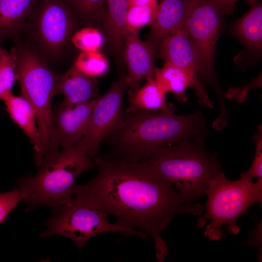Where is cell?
Here are the masks:
<instances>
[{"instance_id": "obj_1", "label": "cell", "mask_w": 262, "mask_h": 262, "mask_svg": "<svg viewBox=\"0 0 262 262\" xmlns=\"http://www.w3.org/2000/svg\"><path fill=\"white\" fill-rule=\"evenodd\" d=\"M94 161L98 175L76 186L73 195L115 216L116 223L148 234L154 241L158 261L163 262L168 252L160 233L176 215H199L204 207L185 203L172 183L145 160L97 157Z\"/></svg>"}, {"instance_id": "obj_2", "label": "cell", "mask_w": 262, "mask_h": 262, "mask_svg": "<svg viewBox=\"0 0 262 262\" xmlns=\"http://www.w3.org/2000/svg\"><path fill=\"white\" fill-rule=\"evenodd\" d=\"M176 111L171 103L159 112L126 110L123 126L105 139L113 147V158L145 161L161 148L205 136L201 112L178 115Z\"/></svg>"}, {"instance_id": "obj_3", "label": "cell", "mask_w": 262, "mask_h": 262, "mask_svg": "<svg viewBox=\"0 0 262 262\" xmlns=\"http://www.w3.org/2000/svg\"><path fill=\"white\" fill-rule=\"evenodd\" d=\"M39 167L36 175L18 181L22 200L31 208L47 206L55 212L72 200L78 176L84 171L96 168L81 140L46 156Z\"/></svg>"}, {"instance_id": "obj_4", "label": "cell", "mask_w": 262, "mask_h": 262, "mask_svg": "<svg viewBox=\"0 0 262 262\" xmlns=\"http://www.w3.org/2000/svg\"><path fill=\"white\" fill-rule=\"evenodd\" d=\"M204 139L201 136L163 147L145 160L175 186L187 205L205 194L208 181L221 171L217 154L206 149Z\"/></svg>"}, {"instance_id": "obj_5", "label": "cell", "mask_w": 262, "mask_h": 262, "mask_svg": "<svg viewBox=\"0 0 262 262\" xmlns=\"http://www.w3.org/2000/svg\"><path fill=\"white\" fill-rule=\"evenodd\" d=\"M83 24L65 0L33 1L17 41L51 68L65 60L73 35Z\"/></svg>"}, {"instance_id": "obj_6", "label": "cell", "mask_w": 262, "mask_h": 262, "mask_svg": "<svg viewBox=\"0 0 262 262\" xmlns=\"http://www.w3.org/2000/svg\"><path fill=\"white\" fill-rule=\"evenodd\" d=\"M15 44L16 80L22 96L34 111L40 134L39 150L35 154V162L39 167L46 155L59 150L52 137L51 118L52 98L56 95L60 75L53 71L23 43L17 41Z\"/></svg>"}, {"instance_id": "obj_7", "label": "cell", "mask_w": 262, "mask_h": 262, "mask_svg": "<svg viewBox=\"0 0 262 262\" xmlns=\"http://www.w3.org/2000/svg\"><path fill=\"white\" fill-rule=\"evenodd\" d=\"M205 194L208 196L206 212L197 220L196 226L202 228L209 220L205 235L211 241H218L223 236L224 224L227 225L228 233L238 234V218L251 206L262 203V179L256 182L241 178L232 181L220 171L208 181Z\"/></svg>"}, {"instance_id": "obj_8", "label": "cell", "mask_w": 262, "mask_h": 262, "mask_svg": "<svg viewBox=\"0 0 262 262\" xmlns=\"http://www.w3.org/2000/svg\"><path fill=\"white\" fill-rule=\"evenodd\" d=\"M223 15L220 8L211 0H193L183 27L196 52L200 80L208 83L214 90L221 113L226 109L223 92L215 74L214 53L223 30Z\"/></svg>"}, {"instance_id": "obj_9", "label": "cell", "mask_w": 262, "mask_h": 262, "mask_svg": "<svg viewBox=\"0 0 262 262\" xmlns=\"http://www.w3.org/2000/svg\"><path fill=\"white\" fill-rule=\"evenodd\" d=\"M60 213L50 217L48 228L40 234L41 237L60 235L69 238L81 249L91 237L105 232H120L136 235L146 239L141 231L109 223L108 214L92 206L78 196L63 206Z\"/></svg>"}, {"instance_id": "obj_10", "label": "cell", "mask_w": 262, "mask_h": 262, "mask_svg": "<svg viewBox=\"0 0 262 262\" xmlns=\"http://www.w3.org/2000/svg\"><path fill=\"white\" fill-rule=\"evenodd\" d=\"M128 88L126 73L119 75L108 91L97 98L90 121L81 141L92 158L97 154L100 142L124 124V94Z\"/></svg>"}, {"instance_id": "obj_11", "label": "cell", "mask_w": 262, "mask_h": 262, "mask_svg": "<svg viewBox=\"0 0 262 262\" xmlns=\"http://www.w3.org/2000/svg\"><path fill=\"white\" fill-rule=\"evenodd\" d=\"M160 57L164 63L170 64L187 73L193 79L194 90L199 104L209 108L213 104L201 82L198 73V62L195 48L186 31L182 28L160 42Z\"/></svg>"}, {"instance_id": "obj_12", "label": "cell", "mask_w": 262, "mask_h": 262, "mask_svg": "<svg viewBox=\"0 0 262 262\" xmlns=\"http://www.w3.org/2000/svg\"><path fill=\"white\" fill-rule=\"evenodd\" d=\"M97 99L73 105L62 102L52 110V134L58 147L73 146L81 140L88 125Z\"/></svg>"}, {"instance_id": "obj_13", "label": "cell", "mask_w": 262, "mask_h": 262, "mask_svg": "<svg viewBox=\"0 0 262 262\" xmlns=\"http://www.w3.org/2000/svg\"><path fill=\"white\" fill-rule=\"evenodd\" d=\"M155 49L148 41H142L139 33H127L122 59L128 71L126 80L129 92L138 89L143 81L154 78Z\"/></svg>"}, {"instance_id": "obj_14", "label": "cell", "mask_w": 262, "mask_h": 262, "mask_svg": "<svg viewBox=\"0 0 262 262\" xmlns=\"http://www.w3.org/2000/svg\"><path fill=\"white\" fill-rule=\"evenodd\" d=\"M107 11L101 31L106 51L114 58L119 74L125 72L122 51L127 33L126 17L127 0H106Z\"/></svg>"}, {"instance_id": "obj_15", "label": "cell", "mask_w": 262, "mask_h": 262, "mask_svg": "<svg viewBox=\"0 0 262 262\" xmlns=\"http://www.w3.org/2000/svg\"><path fill=\"white\" fill-rule=\"evenodd\" d=\"M193 0H159L147 41L156 49L161 41L182 29Z\"/></svg>"}, {"instance_id": "obj_16", "label": "cell", "mask_w": 262, "mask_h": 262, "mask_svg": "<svg viewBox=\"0 0 262 262\" xmlns=\"http://www.w3.org/2000/svg\"><path fill=\"white\" fill-rule=\"evenodd\" d=\"M64 96L63 103L73 105L98 97L99 95L97 78L87 76L72 65L58 79L56 95Z\"/></svg>"}, {"instance_id": "obj_17", "label": "cell", "mask_w": 262, "mask_h": 262, "mask_svg": "<svg viewBox=\"0 0 262 262\" xmlns=\"http://www.w3.org/2000/svg\"><path fill=\"white\" fill-rule=\"evenodd\" d=\"M10 117L25 132L33 145L35 154L39 150L40 134L34 111L30 103L22 96L12 93L0 97Z\"/></svg>"}, {"instance_id": "obj_18", "label": "cell", "mask_w": 262, "mask_h": 262, "mask_svg": "<svg viewBox=\"0 0 262 262\" xmlns=\"http://www.w3.org/2000/svg\"><path fill=\"white\" fill-rule=\"evenodd\" d=\"M33 0H0V42L17 41Z\"/></svg>"}, {"instance_id": "obj_19", "label": "cell", "mask_w": 262, "mask_h": 262, "mask_svg": "<svg viewBox=\"0 0 262 262\" xmlns=\"http://www.w3.org/2000/svg\"><path fill=\"white\" fill-rule=\"evenodd\" d=\"M232 33L249 50L261 52L262 47V5L260 1L234 22Z\"/></svg>"}, {"instance_id": "obj_20", "label": "cell", "mask_w": 262, "mask_h": 262, "mask_svg": "<svg viewBox=\"0 0 262 262\" xmlns=\"http://www.w3.org/2000/svg\"><path fill=\"white\" fill-rule=\"evenodd\" d=\"M154 79L165 94H173L181 103L188 100L186 90L189 87L194 89L195 86L193 79L187 73L168 63H164L161 67L155 68Z\"/></svg>"}, {"instance_id": "obj_21", "label": "cell", "mask_w": 262, "mask_h": 262, "mask_svg": "<svg viewBox=\"0 0 262 262\" xmlns=\"http://www.w3.org/2000/svg\"><path fill=\"white\" fill-rule=\"evenodd\" d=\"M129 106L127 110H142L159 111L167 109L165 94L159 87L154 78L146 80L145 84L133 92H128Z\"/></svg>"}, {"instance_id": "obj_22", "label": "cell", "mask_w": 262, "mask_h": 262, "mask_svg": "<svg viewBox=\"0 0 262 262\" xmlns=\"http://www.w3.org/2000/svg\"><path fill=\"white\" fill-rule=\"evenodd\" d=\"M65 0L84 24L101 29L106 16V0Z\"/></svg>"}, {"instance_id": "obj_23", "label": "cell", "mask_w": 262, "mask_h": 262, "mask_svg": "<svg viewBox=\"0 0 262 262\" xmlns=\"http://www.w3.org/2000/svg\"><path fill=\"white\" fill-rule=\"evenodd\" d=\"M73 65L83 74L95 78L105 75L109 68L106 56L99 51L81 52Z\"/></svg>"}, {"instance_id": "obj_24", "label": "cell", "mask_w": 262, "mask_h": 262, "mask_svg": "<svg viewBox=\"0 0 262 262\" xmlns=\"http://www.w3.org/2000/svg\"><path fill=\"white\" fill-rule=\"evenodd\" d=\"M158 3L128 8L126 17L127 32L139 33L141 29L151 25L155 18Z\"/></svg>"}, {"instance_id": "obj_25", "label": "cell", "mask_w": 262, "mask_h": 262, "mask_svg": "<svg viewBox=\"0 0 262 262\" xmlns=\"http://www.w3.org/2000/svg\"><path fill=\"white\" fill-rule=\"evenodd\" d=\"M71 41L72 44L82 52L98 51L105 44V38L101 30L91 25L78 29Z\"/></svg>"}, {"instance_id": "obj_26", "label": "cell", "mask_w": 262, "mask_h": 262, "mask_svg": "<svg viewBox=\"0 0 262 262\" xmlns=\"http://www.w3.org/2000/svg\"><path fill=\"white\" fill-rule=\"evenodd\" d=\"M16 53L15 47L8 51L4 49L0 61V97L12 93L16 80Z\"/></svg>"}, {"instance_id": "obj_27", "label": "cell", "mask_w": 262, "mask_h": 262, "mask_svg": "<svg viewBox=\"0 0 262 262\" xmlns=\"http://www.w3.org/2000/svg\"><path fill=\"white\" fill-rule=\"evenodd\" d=\"M253 140L255 144L254 159L249 168L242 174L240 178L253 180L254 178L262 179V130L261 125L258 127V131L254 135Z\"/></svg>"}, {"instance_id": "obj_28", "label": "cell", "mask_w": 262, "mask_h": 262, "mask_svg": "<svg viewBox=\"0 0 262 262\" xmlns=\"http://www.w3.org/2000/svg\"><path fill=\"white\" fill-rule=\"evenodd\" d=\"M22 199L23 194L19 188L0 193V224Z\"/></svg>"}, {"instance_id": "obj_29", "label": "cell", "mask_w": 262, "mask_h": 262, "mask_svg": "<svg viewBox=\"0 0 262 262\" xmlns=\"http://www.w3.org/2000/svg\"><path fill=\"white\" fill-rule=\"evenodd\" d=\"M261 78L262 76L261 75L254 79L253 81L247 85L241 87L230 88L224 94V97L230 99H235L240 103H244L246 100V97L249 90L253 89V88L261 86Z\"/></svg>"}, {"instance_id": "obj_30", "label": "cell", "mask_w": 262, "mask_h": 262, "mask_svg": "<svg viewBox=\"0 0 262 262\" xmlns=\"http://www.w3.org/2000/svg\"><path fill=\"white\" fill-rule=\"evenodd\" d=\"M220 8L223 15L230 14L238 0H211Z\"/></svg>"}, {"instance_id": "obj_31", "label": "cell", "mask_w": 262, "mask_h": 262, "mask_svg": "<svg viewBox=\"0 0 262 262\" xmlns=\"http://www.w3.org/2000/svg\"><path fill=\"white\" fill-rule=\"evenodd\" d=\"M159 0H127L128 8L135 6L144 5L159 2Z\"/></svg>"}, {"instance_id": "obj_32", "label": "cell", "mask_w": 262, "mask_h": 262, "mask_svg": "<svg viewBox=\"0 0 262 262\" xmlns=\"http://www.w3.org/2000/svg\"><path fill=\"white\" fill-rule=\"evenodd\" d=\"M259 0H247V2L250 6L259 1Z\"/></svg>"}, {"instance_id": "obj_33", "label": "cell", "mask_w": 262, "mask_h": 262, "mask_svg": "<svg viewBox=\"0 0 262 262\" xmlns=\"http://www.w3.org/2000/svg\"><path fill=\"white\" fill-rule=\"evenodd\" d=\"M4 49L3 50L0 45V61L1 59V57L3 54V53H4Z\"/></svg>"}]
</instances>
